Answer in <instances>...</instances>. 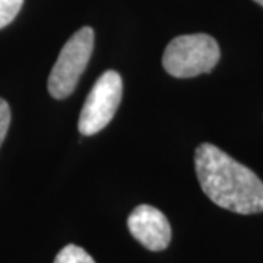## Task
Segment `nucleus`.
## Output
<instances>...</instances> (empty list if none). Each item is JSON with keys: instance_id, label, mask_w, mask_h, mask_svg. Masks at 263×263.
Returning <instances> with one entry per match:
<instances>
[{"instance_id": "f257e3e1", "label": "nucleus", "mask_w": 263, "mask_h": 263, "mask_svg": "<svg viewBox=\"0 0 263 263\" xmlns=\"http://www.w3.org/2000/svg\"><path fill=\"white\" fill-rule=\"evenodd\" d=\"M195 168L203 193L215 205L241 215L263 212L262 180L218 146L200 143Z\"/></svg>"}, {"instance_id": "f03ea898", "label": "nucleus", "mask_w": 263, "mask_h": 263, "mask_svg": "<svg viewBox=\"0 0 263 263\" xmlns=\"http://www.w3.org/2000/svg\"><path fill=\"white\" fill-rule=\"evenodd\" d=\"M219 46L208 34H189L176 37L170 43L162 65L174 78H193L211 72L219 62Z\"/></svg>"}, {"instance_id": "7ed1b4c3", "label": "nucleus", "mask_w": 263, "mask_h": 263, "mask_svg": "<svg viewBox=\"0 0 263 263\" xmlns=\"http://www.w3.org/2000/svg\"><path fill=\"white\" fill-rule=\"evenodd\" d=\"M94 31L84 27L75 32L57 57L48 76V92L56 100H65L75 91L94 50Z\"/></svg>"}, {"instance_id": "20e7f679", "label": "nucleus", "mask_w": 263, "mask_h": 263, "mask_svg": "<svg viewBox=\"0 0 263 263\" xmlns=\"http://www.w3.org/2000/svg\"><path fill=\"white\" fill-rule=\"evenodd\" d=\"M123 81L116 70H107L97 79L85 100L78 127L82 135L91 136L101 132L113 120L122 103Z\"/></svg>"}, {"instance_id": "39448f33", "label": "nucleus", "mask_w": 263, "mask_h": 263, "mask_svg": "<svg viewBox=\"0 0 263 263\" xmlns=\"http://www.w3.org/2000/svg\"><path fill=\"white\" fill-rule=\"evenodd\" d=\"M130 234L151 252L167 249L171 241V226L160 209L151 205H139L127 218Z\"/></svg>"}, {"instance_id": "423d86ee", "label": "nucleus", "mask_w": 263, "mask_h": 263, "mask_svg": "<svg viewBox=\"0 0 263 263\" xmlns=\"http://www.w3.org/2000/svg\"><path fill=\"white\" fill-rule=\"evenodd\" d=\"M54 263H95V260L82 247L67 245L57 253Z\"/></svg>"}, {"instance_id": "0eeeda50", "label": "nucleus", "mask_w": 263, "mask_h": 263, "mask_svg": "<svg viewBox=\"0 0 263 263\" xmlns=\"http://www.w3.org/2000/svg\"><path fill=\"white\" fill-rule=\"evenodd\" d=\"M24 0H0V29L8 27L16 18Z\"/></svg>"}, {"instance_id": "6e6552de", "label": "nucleus", "mask_w": 263, "mask_h": 263, "mask_svg": "<svg viewBox=\"0 0 263 263\" xmlns=\"http://www.w3.org/2000/svg\"><path fill=\"white\" fill-rule=\"evenodd\" d=\"M10 124V108L9 104L3 98H0V146L5 141Z\"/></svg>"}, {"instance_id": "1a4fd4ad", "label": "nucleus", "mask_w": 263, "mask_h": 263, "mask_svg": "<svg viewBox=\"0 0 263 263\" xmlns=\"http://www.w3.org/2000/svg\"><path fill=\"white\" fill-rule=\"evenodd\" d=\"M254 2H256V3H259L260 6H263V0H254Z\"/></svg>"}]
</instances>
